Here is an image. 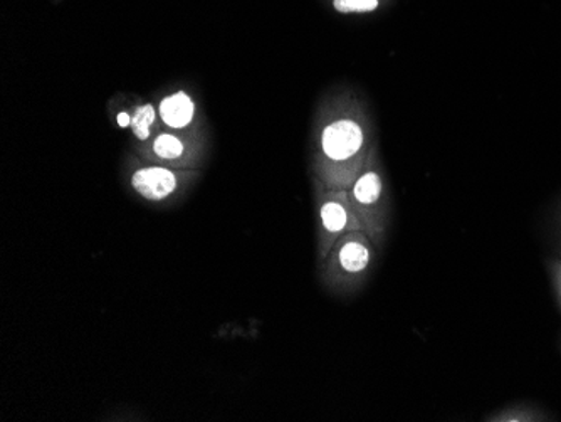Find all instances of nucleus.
Masks as SVG:
<instances>
[{
	"instance_id": "obj_12",
	"label": "nucleus",
	"mask_w": 561,
	"mask_h": 422,
	"mask_svg": "<svg viewBox=\"0 0 561 422\" xmlns=\"http://www.w3.org/2000/svg\"><path fill=\"white\" fill-rule=\"evenodd\" d=\"M116 122H118L119 127L126 128L130 127L131 123V113H119L118 116H116Z\"/></svg>"
},
{
	"instance_id": "obj_8",
	"label": "nucleus",
	"mask_w": 561,
	"mask_h": 422,
	"mask_svg": "<svg viewBox=\"0 0 561 422\" xmlns=\"http://www.w3.org/2000/svg\"><path fill=\"white\" fill-rule=\"evenodd\" d=\"M484 421L488 422H541L550 421L547 412L541 409L535 408L531 404H516L510 408L501 409L494 414L488 415Z\"/></svg>"
},
{
	"instance_id": "obj_1",
	"label": "nucleus",
	"mask_w": 561,
	"mask_h": 422,
	"mask_svg": "<svg viewBox=\"0 0 561 422\" xmlns=\"http://www.w3.org/2000/svg\"><path fill=\"white\" fill-rule=\"evenodd\" d=\"M377 147L375 123L360 94L333 91L314 116L313 184L348 191Z\"/></svg>"
},
{
	"instance_id": "obj_4",
	"label": "nucleus",
	"mask_w": 561,
	"mask_h": 422,
	"mask_svg": "<svg viewBox=\"0 0 561 422\" xmlns=\"http://www.w3.org/2000/svg\"><path fill=\"white\" fill-rule=\"evenodd\" d=\"M314 209H317V256L318 263L330 253L331 248L346 232L362 231L345 189H328L313 184Z\"/></svg>"
},
{
	"instance_id": "obj_11",
	"label": "nucleus",
	"mask_w": 561,
	"mask_h": 422,
	"mask_svg": "<svg viewBox=\"0 0 561 422\" xmlns=\"http://www.w3.org/2000/svg\"><path fill=\"white\" fill-rule=\"evenodd\" d=\"M548 271H550L551 283H553L554 296H557L558 308L561 311V256L554 258V260L550 261V266H548Z\"/></svg>"
},
{
	"instance_id": "obj_3",
	"label": "nucleus",
	"mask_w": 561,
	"mask_h": 422,
	"mask_svg": "<svg viewBox=\"0 0 561 422\" xmlns=\"http://www.w3.org/2000/svg\"><path fill=\"white\" fill-rule=\"evenodd\" d=\"M348 195L356 217L360 220L362 231L370 238L378 251L383 250L392 228V197L378 147L374 148L364 169L350 185Z\"/></svg>"
},
{
	"instance_id": "obj_10",
	"label": "nucleus",
	"mask_w": 561,
	"mask_h": 422,
	"mask_svg": "<svg viewBox=\"0 0 561 422\" xmlns=\"http://www.w3.org/2000/svg\"><path fill=\"white\" fill-rule=\"evenodd\" d=\"M392 0H331L333 9L340 14H374L389 5Z\"/></svg>"
},
{
	"instance_id": "obj_9",
	"label": "nucleus",
	"mask_w": 561,
	"mask_h": 422,
	"mask_svg": "<svg viewBox=\"0 0 561 422\" xmlns=\"http://www.w3.org/2000/svg\"><path fill=\"white\" fill-rule=\"evenodd\" d=\"M157 119H159V110L156 109V105L145 103V105L135 109L134 115H131L130 127L135 138H137L140 144H145V141L153 137L151 130L156 127Z\"/></svg>"
},
{
	"instance_id": "obj_7",
	"label": "nucleus",
	"mask_w": 561,
	"mask_h": 422,
	"mask_svg": "<svg viewBox=\"0 0 561 422\" xmlns=\"http://www.w3.org/2000/svg\"><path fill=\"white\" fill-rule=\"evenodd\" d=\"M159 119L167 130L191 132L197 119V105L185 90L173 91L160 100Z\"/></svg>"
},
{
	"instance_id": "obj_13",
	"label": "nucleus",
	"mask_w": 561,
	"mask_h": 422,
	"mask_svg": "<svg viewBox=\"0 0 561 422\" xmlns=\"http://www.w3.org/2000/svg\"><path fill=\"white\" fill-rule=\"evenodd\" d=\"M560 228H561V213H560Z\"/></svg>"
},
{
	"instance_id": "obj_5",
	"label": "nucleus",
	"mask_w": 561,
	"mask_h": 422,
	"mask_svg": "<svg viewBox=\"0 0 561 422\" xmlns=\"http://www.w3.org/2000/svg\"><path fill=\"white\" fill-rule=\"evenodd\" d=\"M198 172L195 169H173L160 163L145 162L130 167L128 184L131 191L151 204H165L187 191Z\"/></svg>"
},
{
	"instance_id": "obj_6",
	"label": "nucleus",
	"mask_w": 561,
	"mask_h": 422,
	"mask_svg": "<svg viewBox=\"0 0 561 422\" xmlns=\"http://www.w3.org/2000/svg\"><path fill=\"white\" fill-rule=\"evenodd\" d=\"M140 153L147 162L173 169H195L201 147L195 135L188 132L163 130L145 141Z\"/></svg>"
},
{
	"instance_id": "obj_2",
	"label": "nucleus",
	"mask_w": 561,
	"mask_h": 422,
	"mask_svg": "<svg viewBox=\"0 0 561 422\" xmlns=\"http://www.w3.org/2000/svg\"><path fill=\"white\" fill-rule=\"evenodd\" d=\"M377 256V248L364 231L346 232L318 263L321 286L340 298L355 295L370 278Z\"/></svg>"
}]
</instances>
